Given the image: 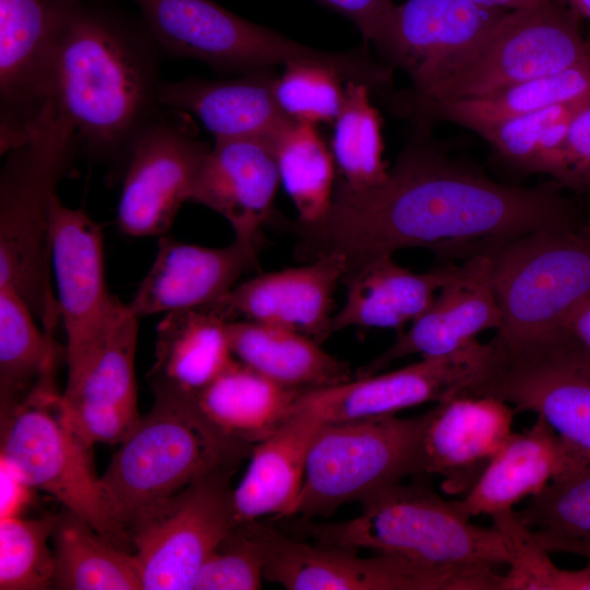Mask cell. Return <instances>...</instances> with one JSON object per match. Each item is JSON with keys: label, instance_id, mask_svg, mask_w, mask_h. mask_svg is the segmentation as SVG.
Here are the masks:
<instances>
[{"label": "cell", "instance_id": "6da1fadb", "mask_svg": "<svg viewBox=\"0 0 590 590\" xmlns=\"http://www.w3.org/2000/svg\"><path fill=\"white\" fill-rule=\"evenodd\" d=\"M559 186L502 184L417 140L406 145L380 182L352 189L337 181L321 221L290 226L302 259L339 253L345 275L411 247L469 258L534 231L573 227Z\"/></svg>", "mask_w": 590, "mask_h": 590}, {"label": "cell", "instance_id": "7a4b0ae2", "mask_svg": "<svg viewBox=\"0 0 590 590\" xmlns=\"http://www.w3.org/2000/svg\"><path fill=\"white\" fill-rule=\"evenodd\" d=\"M160 49L142 17L78 0L62 33L54 98L80 151L121 178L141 133L165 109Z\"/></svg>", "mask_w": 590, "mask_h": 590}, {"label": "cell", "instance_id": "3957f363", "mask_svg": "<svg viewBox=\"0 0 590 590\" xmlns=\"http://www.w3.org/2000/svg\"><path fill=\"white\" fill-rule=\"evenodd\" d=\"M152 390V409L99 477L111 515L127 535L149 511L208 473L239 465L253 447L216 426L194 393Z\"/></svg>", "mask_w": 590, "mask_h": 590}, {"label": "cell", "instance_id": "277c9868", "mask_svg": "<svg viewBox=\"0 0 590 590\" xmlns=\"http://www.w3.org/2000/svg\"><path fill=\"white\" fill-rule=\"evenodd\" d=\"M79 151L72 123L51 98L26 139L4 154L0 175V285L16 292L51 337L61 317L50 274L49 211Z\"/></svg>", "mask_w": 590, "mask_h": 590}, {"label": "cell", "instance_id": "5b68a950", "mask_svg": "<svg viewBox=\"0 0 590 590\" xmlns=\"http://www.w3.org/2000/svg\"><path fill=\"white\" fill-rule=\"evenodd\" d=\"M361 505L362 511L352 519L332 523L300 519L296 527L315 542L368 548L433 568L495 569L509 563L495 526L472 523L455 500L444 499L420 480L397 483Z\"/></svg>", "mask_w": 590, "mask_h": 590}, {"label": "cell", "instance_id": "8992f818", "mask_svg": "<svg viewBox=\"0 0 590 590\" xmlns=\"http://www.w3.org/2000/svg\"><path fill=\"white\" fill-rule=\"evenodd\" d=\"M160 49L178 58L202 61L225 74L315 61L341 73L345 81L370 87L384 79L382 64L366 49L331 52L298 44L241 19L214 0H132Z\"/></svg>", "mask_w": 590, "mask_h": 590}, {"label": "cell", "instance_id": "52a82bcc", "mask_svg": "<svg viewBox=\"0 0 590 590\" xmlns=\"http://www.w3.org/2000/svg\"><path fill=\"white\" fill-rule=\"evenodd\" d=\"M587 62L590 42L555 2L507 11L413 96L414 118L435 104L484 96Z\"/></svg>", "mask_w": 590, "mask_h": 590}, {"label": "cell", "instance_id": "ba28073f", "mask_svg": "<svg viewBox=\"0 0 590 590\" xmlns=\"http://www.w3.org/2000/svg\"><path fill=\"white\" fill-rule=\"evenodd\" d=\"M427 420L428 411L324 423L311 445L291 517H328L344 504L363 503L409 476L425 474Z\"/></svg>", "mask_w": 590, "mask_h": 590}, {"label": "cell", "instance_id": "9c48e42d", "mask_svg": "<svg viewBox=\"0 0 590 590\" xmlns=\"http://www.w3.org/2000/svg\"><path fill=\"white\" fill-rule=\"evenodd\" d=\"M502 312L495 339L514 342L566 329L590 298V233L545 228L488 251Z\"/></svg>", "mask_w": 590, "mask_h": 590}, {"label": "cell", "instance_id": "30bf717a", "mask_svg": "<svg viewBox=\"0 0 590 590\" xmlns=\"http://www.w3.org/2000/svg\"><path fill=\"white\" fill-rule=\"evenodd\" d=\"M491 344L487 374L470 396H492L541 416L566 449L567 472L590 465V353L566 329Z\"/></svg>", "mask_w": 590, "mask_h": 590}, {"label": "cell", "instance_id": "8fae6325", "mask_svg": "<svg viewBox=\"0 0 590 590\" xmlns=\"http://www.w3.org/2000/svg\"><path fill=\"white\" fill-rule=\"evenodd\" d=\"M56 380L36 387L22 402L1 410L0 457L35 488L84 518L116 546L133 553L129 536L115 521L92 448L60 416Z\"/></svg>", "mask_w": 590, "mask_h": 590}, {"label": "cell", "instance_id": "7c38bea8", "mask_svg": "<svg viewBox=\"0 0 590 590\" xmlns=\"http://www.w3.org/2000/svg\"><path fill=\"white\" fill-rule=\"evenodd\" d=\"M238 467L208 473L128 530L143 590H192L203 563L238 524L231 487Z\"/></svg>", "mask_w": 590, "mask_h": 590}, {"label": "cell", "instance_id": "4fadbf2b", "mask_svg": "<svg viewBox=\"0 0 590 590\" xmlns=\"http://www.w3.org/2000/svg\"><path fill=\"white\" fill-rule=\"evenodd\" d=\"M263 553V576L288 590H482L477 570L439 569L377 553L307 543L253 521Z\"/></svg>", "mask_w": 590, "mask_h": 590}, {"label": "cell", "instance_id": "5bb4252c", "mask_svg": "<svg viewBox=\"0 0 590 590\" xmlns=\"http://www.w3.org/2000/svg\"><path fill=\"white\" fill-rule=\"evenodd\" d=\"M493 354L489 343L475 341L451 354L422 357L388 373L354 376L337 385L302 392L293 413H306L324 423L364 420L470 394L484 379Z\"/></svg>", "mask_w": 590, "mask_h": 590}, {"label": "cell", "instance_id": "9a60e30c", "mask_svg": "<svg viewBox=\"0 0 590 590\" xmlns=\"http://www.w3.org/2000/svg\"><path fill=\"white\" fill-rule=\"evenodd\" d=\"M209 150L189 114L165 108L134 143L122 173L120 231L133 237L166 235L189 202Z\"/></svg>", "mask_w": 590, "mask_h": 590}, {"label": "cell", "instance_id": "2e32d148", "mask_svg": "<svg viewBox=\"0 0 590 590\" xmlns=\"http://www.w3.org/2000/svg\"><path fill=\"white\" fill-rule=\"evenodd\" d=\"M78 0H0V153L54 98L59 44Z\"/></svg>", "mask_w": 590, "mask_h": 590}, {"label": "cell", "instance_id": "e0dca14e", "mask_svg": "<svg viewBox=\"0 0 590 590\" xmlns=\"http://www.w3.org/2000/svg\"><path fill=\"white\" fill-rule=\"evenodd\" d=\"M49 245L69 371L85 358L127 305L107 291L99 224L83 209L64 205L57 194L49 211Z\"/></svg>", "mask_w": 590, "mask_h": 590}, {"label": "cell", "instance_id": "ac0fdd59", "mask_svg": "<svg viewBox=\"0 0 590 590\" xmlns=\"http://www.w3.org/2000/svg\"><path fill=\"white\" fill-rule=\"evenodd\" d=\"M505 12L472 0H406L394 5L375 46L389 67L409 75L415 96Z\"/></svg>", "mask_w": 590, "mask_h": 590}, {"label": "cell", "instance_id": "d6986e66", "mask_svg": "<svg viewBox=\"0 0 590 590\" xmlns=\"http://www.w3.org/2000/svg\"><path fill=\"white\" fill-rule=\"evenodd\" d=\"M502 322L492 284V258L475 253L457 266L452 278L440 288L429 307L396 342L358 369L356 376L381 371L392 362L409 355L434 357L462 350L479 333L497 330Z\"/></svg>", "mask_w": 590, "mask_h": 590}, {"label": "cell", "instance_id": "ffe728a7", "mask_svg": "<svg viewBox=\"0 0 590 590\" xmlns=\"http://www.w3.org/2000/svg\"><path fill=\"white\" fill-rule=\"evenodd\" d=\"M259 248L234 238L210 248L163 235L156 257L128 304L138 318L188 309H215L240 276L258 268Z\"/></svg>", "mask_w": 590, "mask_h": 590}, {"label": "cell", "instance_id": "44dd1931", "mask_svg": "<svg viewBox=\"0 0 590 590\" xmlns=\"http://www.w3.org/2000/svg\"><path fill=\"white\" fill-rule=\"evenodd\" d=\"M280 173L272 141L215 140L194 181L189 202L223 216L235 238L260 249L262 228L274 216Z\"/></svg>", "mask_w": 590, "mask_h": 590}, {"label": "cell", "instance_id": "7402d4cb", "mask_svg": "<svg viewBox=\"0 0 590 590\" xmlns=\"http://www.w3.org/2000/svg\"><path fill=\"white\" fill-rule=\"evenodd\" d=\"M516 410L492 396L458 394L428 411L423 436L425 474L449 495L467 494L511 436Z\"/></svg>", "mask_w": 590, "mask_h": 590}, {"label": "cell", "instance_id": "603a6c76", "mask_svg": "<svg viewBox=\"0 0 590 590\" xmlns=\"http://www.w3.org/2000/svg\"><path fill=\"white\" fill-rule=\"evenodd\" d=\"M346 273L339 253H329L300 267L261 272L238 285L216 310L227 319L279 324L322 343L331 335L334 293Z\"/></svg>", "mask_w": 590, "mask_h": 590}, {"label": "cell", "instance_id": "cb8c5ba5", "mask_svg": "<svg viewBox=\"0 0 590 590\" xmlns=\"http://www.w3.org/2000/svg\"><path fill=\"white\" fill-rule=\"evenodd\" d=\"M269 69L222 81L163 82L161 105L194 116L215 140L261 138L273 142L292 121L280 108Z\"/></svg>", "mask_w": 590, "mask_h": 590}, {"label": "cell", "instance_id": "d4e9b609", "mask_svg": "<svg viewBox=\"0 0 590 590\" xmlns=\"http://www.w3.org/2000/svg\"><path fill=\"white\" fill-rule=\"evenodd\" d=\"M448 262L426 272L398 264L391 255L377 257L343 278L345 300L331 321V334L350 327L394 329L417 319L452 278Z\"/></svg>", "mask_w": 590, "mask_h": 590}, {"label": "cell", "instance_id": "484cf974", "mask_svg": "<svg viewBox=\"0 0 590 590\" xmlns=\"http://www.w3.org/2000/svg\"><path fill=\"white\" fill-rule=\"evenodd\" d=\"M323 424L312 415L293 413L276 430L253 445L246 473L233 489L238 524L271 515L292 516L311 445Z\"/></svg>", "mask_w": 590, "mask_h": 590}, {"label": "cell", "instance_id": "4316f807", "mask_svg": "<svg viewBox=\"0 0 590 590\" xmlns=\"http://www.w3.org/2000/svg\"><path fill=\"white\" fill-rule=\"evenodd\" d=\"M568 469L569 459L563 442L538 416L530 427L511 434L475 484L455 503L469 518L493 517L514 510L516 504L538 494Z\"/></svg>", "mask_w": 590, "mask_h": 590}, {"label": "cell", "instance_id": "83f0119b", "mask_svg": "<svg viewBox=\"0 0 590 590\" xmlns=\"http://www.w3.org/2000/svg\"><path fill=\"white\" fill-rule=\"evenodd\" d=\"M227 319L219 310L188 309L164 314L156 327L152 388L197 394L235 359Z\"/></svg>", "mask_w": 590, "mask_h": 590}, {"label": "cell", "instance_id": "f1b7e54d", "mask_svg": "<svg viewBox=\"0 0 590 590\" xmlns=\"http://www.w3.org/2000/svg\"><path fill=\"white\" fill-rule=\"evenodd\" d=\"M227 333L233 355L239 362L287 389L305 392L354 377L345 362L291 328L248 319L229 320Z\"/></svg>", "mask_w": 590, "mask_h": 590}, {"label": "cell", "instance_id": "f546056e", "mask_svg": "<svg viewBox=\"0 0 590 590\" xmlns=\"http://www.w3.org/2000/svg\"><path fill=\"white\" fill-rule=\"evenodd\" d=\"M590 97V62L528 80L473 98L435 104L414 118L417 131L425 133L434 121H448L475 133L507 119L557 104Z\"/></svg>", "mask_w": 590, "mask_h": 590}, {"label": "cell", "instance_id": "4dcf8cb0", "mask_svg": "<svg viewBox=\"0 0 590 590\" xmlns=\"http://www.w3.org/2000/svg\"><path fill=\"white\" fill-rule=\"evenodd\" d=\"M300 393L234 359L196 397L204 414L216 426L253 446L292 416Z\"/></svg>", "mask_w": 590, "mask_h": 590}, {"label": "cell", "instance_id": "1f68e13d", "mask_svg": "<svg viewBox=\"0 0 590 590\" xmlns=\"http://www.w3.org/2000/svg\"><path fill=\"white\" fill-rule=\"evenodd\" d=\"M58 590H143L133 553L99 534L84 518L63 507L51 533Z\"/></svg>", "mask_w": 590, "mask_h": 590}, {"label": "cell", "instance_id": "d6a6232c", "mask_svg": "<svg viewBox=\"0 0 590 590\" xmlns=\"http://www.w3.org/2000/svg\"><path fill=\"white\" fill-rule=\"evenodd\" d=\"M62 356L66 349L38 328L26 303L11 287L0 285V410L56 379Z\"/></svg>", "mask_w": 590, "mask_h": 590}, {"label": "cell", "instance_id": "836d02e7", "mask_svg": "<svg viewBox=\"0 0 590 590\" xmlns=\"http://www.w3.org/2000/svg\"><path fill=\"white\" fill-rule=\"evenodd\" d=\"M138 319L127 305L85 358L68 371L62 393L66 402L138 410L134 374Z\"/></svg>", "mask_w": 590, "mask_h": 590}, {"label": "cell", "instance_id": "e575fe53", "mask_svg": "<svg viewBox=\"0 0 590 590\" xmlns=\"http://www.w3.org/2000/svg\"><path fill=\"white\" fill-rule=\"evenodd\" d=\"M589 103L590 97L557 104L507 119L479 135L509 165L524 173L547 174L564 186L566 134L573 118Z\"/></svg>", "mask_w": 590, "mask_h": 590}, {"label": "cell", "instance_id": "d590c367", "mask_svg": "<svg viewBox=\"0 0 590 590\" xmlns=\"http://www.w3.org/2000/svg\"><path fill=\"white\" fill-rule=\"evenodd\" d=\"M280 179L294 202L297 225L321 221L334 193V157L314 125L292 120L273 140Z\"/></svg>", "mask_w": 590, "mask_h": 590}, {"label": "cell", "instance_id": "8d00e7d4", "mask_svg": "<svg viewBox=\"0 0 590 590\" xmlns=\"http://www.w3.org/2000/svg\"><path fill=\"white\" fill-rule=\"evenodd\" d=\"M516 514L547 553L590 559V465L554 477Z\"/></svg>", "mask_w": 590, "mask_h": 590}, {"label": "cell", "instance_id": "74e56055", "mask_svg": "<svg viewBox=\"0 0 590 590\" xmlns=\"http://www.w3.org/2000/svg\"><path fill=\"white\" fill-rule=\"evenodd\" d=\"M345 83L331 151L340 174L338 181L352 189H364L380 182L388 173L382 160L380 117L370 104L368 85Z\"/></svg>", "mask_w": 590, "mask_h": 590}, {"label": "cell", "instance_id": "f35d334b", "mask_svg": "<svg viewBox=\"0 0 590 590\" xmlns=\"http://www.w3.org/2000/svg\"><path fill=\"white\" fill-rule=\"evenodd\" d=\"M56 521L57 512L0 519L1 590L52 588L55 558L48 540Z\"/></svg>", "mask_w": 590, "mask_h": 590}, {"label": "cell", "instance_id": "ab89813d", "mask_svg": "<svg viewBox=\"0 0 590 590\" xmlns=\"http://www.w3.org/2000/svg\"><path fill=\"white\" fill-rule=\"evenodd\" d=\"M346 82L335 69L315 61H295L275 78L273 93L282 111L292 120L316 126L334 122Z\"/></svg>", "mask_w": 590, "mask_h": 590}, {"label": "cell", "instance_id": "60d3db41", "mask_svg": "<svg viewBox=\"0 0 590 590\" xmlns=\"http://www.w3.org/2000/svg\"><path fill=\"white\" fill-rule=\"evenodd\" d=\"M509 551L502 590H590V559L578 570L558 568L515 515L497 523Z\"/></svg>", "mask_w": 590, "mask_h": 590}, {"label": "cell", "instance_id": "b9f144b4", "mask_svg": "<svg viewBox=\"0 0 590 590\" xmlns=\"http://www.w3.org/2000/svg\"><path fill=\"white\" fill-rule=\"evenodd\" d=\"M263 553L253 521L236 524L198 571L192 590L261 588Z\"/></svg>", "mask_w": 590, "mask_h": 590}, {"label": "cell", "instance_id": "7bdbcfd3", "mask_svg": "<svg viewBox=\"0 0 590 590\" xmlns=\"http://www.w3.org/2000/svg\"><path fill=\"white\" fill-rule=\"evenodd\" d=\"M60 416L69 429L86 446L121 444L137 427L139 410L121 406L68 403L61 396Z\"/></svg>", "mask_w": 590, "mask_h": 590}, {"label": "cell", "instance_id": "ee69618b", "mask_svg": "<svg viewBox=\"0 0 590 590\" xmlns=\"http://www.w3.org/2000/svg\"><path fill=\"white\" fill-rule=\"evenodd\" d=\"M564 155V186L590 189V103L573 118L565 139Z\"/></svg>", "mask_w": 590, "mask_h": 590}, {"label": "cell", "instance_id": "f6af8a7d", "mask_svg": "<svg viewBox=\"0 0 590 590\" xmlns=\"http://www.w3.org/2000/svg\"><path fill=\"white\" fill-rule=\"evenodd\" d=\"M352 21L365 42L380 38L394 8L391 0H317Z\"/></svg>", "mask_w": 590, "mask_h": 590}, {"label": "cell", "instance_id": "bcb514c9", "mask_svg": "<svg viewBox=\"0 0 590 590\" xmlns=\"http://www.w3.org/2000/svg\"><path fill=\"white\" fill-rule=\"evenodd\" d=\"M35 491L10 462L0 457V519L23 516L34 500Z\"/></svg>", "mask_w": 590, "mask_h": 590}, {"label": "cell", "instance_id": "7dc6e473", "mask_svg": "<svg viewBox=\"0 0 590 590\" xmlns=\"http://www.w3.org/2000/svg\"><path fill=\"white\" fill-rule=\"evenodd\" d=\"M566 330L590 353V298L573 315Z\"/></svg>", "mask_w": 590, "mask_h": 590}, {"label": "cell", "instance_id": "c3c4849f", "mask_svg": "<svg viewBox=\"0 0 590 590\" xmlns=\"http://www.w3.org/2000/svg\"><path fill=\"white\" fill-rule=\"evenodd\" d=\"M475 3L486 7V8H496L507 11L514 10H523V9H533L553 0H472Z\"/></svg>", "mask_w": 590, "mask_h": 590}, {"label": "cell", "instance_id": "681fc988", "mask_svg": "<svg viewBox=\"0 0 590 590\" xmlns=\"http://www.w3.org/2000/svg\"><path fill=\"white\" fill-rule=\"evenodd\" d=\"M576 14L590 20V0H567Z\"/></svg>", "mask_w": 590, "mask_h": 590}, {"label": "cell", "instance_id": "f907efd6", "mask_svg": "<svg viewBox=\"0 0 590 590\" xmlns=\"http://www.w3.org/2000/svg\"><path fill=\"white\" fill-rule=\"evenodd\" d=\"M586 232L590 233V220L588 222V224L585 226L583 228Z\"/></svg>", "mask_w": 590, "mask_h": 590}]
</instances>
